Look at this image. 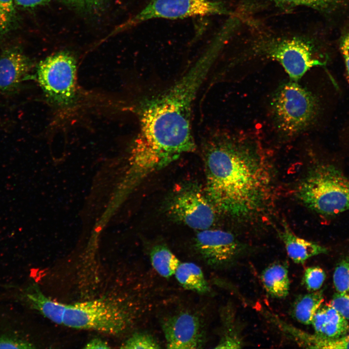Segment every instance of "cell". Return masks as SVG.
Returning <instances> with one entry per match:
<instances>
[{
    "label": "cell",
    "instance_id": "6da1fadb",
    "mask_svg": "<svg viewBox=\"0 0 349 349\" xmlns=\"http://www.w3.org/2000/svg\"><path fill=\"white\" fill-rule=\"evenodd\" d=\"M217 54L210 48L173 85L140 106L130 158L135 184L195 150L192 106Z\"/></svg>",
    "mask_w": 349,
    "mask_h": 349
},
{
    "label": "cell",
    "instance_id": "7a4b0ae2",
    "mask_svg": "<svg viewBox=\"0 0 349 349\" xmlns=\"http://www.w3.org/2000/svg\"><path fill=\"white\" fill-rule=\"evenodd\" d=\"M205 147V193L215 209L237 218L255 213L268 184L256 142L244 134L219 132Z\"/></svg>",
    "mask_w": 349,
    "mask_h": 349
},
{
    "label": "cell",
    "instance_id": "3957f363",
    "mask_svg": "<svg viewBox=\"0 0 349 349\" xmlns=\"http://www.w3.org/2000/svg\"><path fill=\"white\" fill-rule=\"evenodd\" d=\"M297 195L317 213L337 215L349 210V177L333 165H317L300 183Z\"/></svg>",
    "mask_w": 349,
    "mask_h": 349
},
{
    "label": "cell",
    "instance_id": "277c9868",
    "mask_svg": "<svg viewBox=\"0 0 349 349\" xmlns=\"http://www.w3.org/2000/svg\"><path fill=\"white\" fill-rule=\"evenodd\" d=\"M270 105L276 127L287 136L305 129L314 119L317 110L313 95L298 81L291 80L278 88Z\"/></svg>",
    "mask_w": 349,
    "mask_h": 349
},
{
    "label": "cell",
    "instance_id": "5b68a950",
    "mask_svg": "<svg viewBox=\"0 0 349 349\" xmlns=\"http://www.w3.org/2000/svg\"><path fill=\"white\" fill-rule=\"evenodd\" d=\"M131 314L120 302L100 298L66 304L63 318L65 326L117 334L130 323Z\"/></svg>",
    "mask_w": 349,
    "mask_h": 349
},
{
    "label": "cell",
    "instance_id": "8992f818",
    "mask_svg": "<svg viewBox=\"0 0 349 349\" xmlns=\"http://www.w3.org/2000/svg\"><path fill=\"white\" fill-rule=\"evenodd\" d=\"M252 50L278 62L293 81H298L311 68L323 64L315 58L311 44L299 36L258 38Z\"/></svg>",
    "mask_w": 349,
    "mask_h": 349
},
{
    "label": "cell",
    "instance_id": "52a82bcc",
    "mask_svg": "<svg viewBox=\"0 0 349 349\" xmlns=\"http://www.w3.org/2000/svg\"><path fill=\"white\" fill-rule=\"evenodd\" d=\"M76 62L65 52L49 56L41 61L37 69L38 81L47 96L59 106L70 104L76 90Z\"/></svg>",
    "mask_w": 349,
    "mask_h": 349
},
{
    "label": "cell",
    "instance_id": "ba28073f",
    "mask_svg": "<svg viewBox=\"0 0 349 349\" xmlns=\"http://www.w3.org/2000/svg\"><path fill=\"white\" fill-rule=\"evenodd\" d=\"M215 209L205 192L194 184L186 185L177 190L168 206L171 216L199 231L212 225L216 217Z\"/></svg>",
    "mask_w": 349,
    "mask_h": 349
},
{
    "label": "cell",
    "instance_id": "9c48e42d",
    "mask_svg": "<svg viewBox=\"0 0 349 349\" xmlns=\"http://www.w3.org/2000/svg\"><path fill=\"white\" fill-rule=\"evenodd\" d=\"M227 13L221 3L211 0H151L122 28L155 18L177 19Z\"/></svg>",
    "mask_w": 349,
    "mask_h": 349
},
{
    "label": "cell",
    "instance_id": "30bf717a",
    "mask_svg": "<svg viewBox=\"0 0 349 349\" xmlns=\"http://www.w3.org/2000/svg\"><path fill=\"white\" fill-rule=\"evenodd\" d=\"M195 247L208 265L222 268L233 263L240 254V244L233 234L209 228L199 230L195 238Z\"/></svg>",
    "mask_w": 349,
    "mask_h": 349
},
{
    "label": "cell",
    "instance_id": "8fae6325",
    "mask_svg": "<svg viewBox=\"0 0 349 349\" xmlns=\"http://www.w3.org/2000/svg\"><path fill=\"white\" fill-rule=\"evenodd\" d=\"M161 327L167 348L199 349L204 344L203 325L192 313L182 312L169 316L163 320Z\"/></svg>",
    "mask_w": 349,
    "mask_h": 349
},
{
    "label": "cell",
    "instance_id": "7c38bea8",
    "mask_svg": "<svg viewBox=\"0 0 349 349\" xmlns=\"http://www.w3.org/2000/svg\"><path fill=\"white\" fill-rule=\"evenodd\" d=\"M32 67L31 60L19 48L4 50L0 55V93H15Z\"/></svg>",
    "mask_w": 349,
    "mask_h": 349
},
{
    "label": "cell",
    "instance_id": "4fadbf2b",
    "mask_svg": "<svg viewBox=\"0 0 349 349\" xmlns=\"http://www.w3.org/2000/svg\"><path fill=\"white\" fill-rule=\"evenodd\" d=\"M311 324L315 333L323 338H336L349 332V324L330 304L321 305L314 314Z\"/></svg>",
    "mask_w": 349,
    "mask_h": 349
},
{
    "label": "cell",
    "instance_id": "5bb4252c",
    "mask_svg": "<svg viewBox=\"0 0 349 349\" xmlns=\"http://www.w3.org/2000/svg\"><path fill=\"white\" fill-rule=\"evenodd\" d=\"M279 232L289 257L295 263L303 264L309 258L326 254V248L316 242L300 238L293 233L286 223Z\"/></svg>",
    "mask_w": 349,
    "mask_h": 349
},
{
    "label": "cell",
    "instance_id": "9a60e30c",
    "mask_svg": "<svg viewBox=\"0 0 349 349\" xmlns=\"http://www.w3.org/2000/svg\"><path fill=\"white\" fill-rule=\"evenodd\" d=\"M30 305L45 317L57 324H63L66 304L56 301L44 294L35 284L28 286L25 292Z\"/></svg>",
    "mask_w": 349,
    "mask_h": 349
},
{
    "label": "cell",
    "instance_id": "2e32d148",
    "mask_svg": "<svg viewBox=\"0 0 349 349\" xmlns=\"http://www.w3.org/2000/svg\"><path fill=\"white\" fill-rule=\"evenodd\" d=\"M262 284L269 294L276 298L286 297L290 289V281L287 267L277 262L265 268L261 274Z\"/></svg>",
    "mask_w": 349,
    "mask_h": 349
},
{
    "label": "cell",
    "instance_id": "e0dca14e",
    "mask_svg": "<svg viewBox=\"0 0 349 349\" xmlns=\"http://www.w3.org/2000/svg\"><path fill=\"white\" fill-rule=\"evenodd\" d=\"M174 275L179 284L186 289L202 294L210 290L201 269L193 263L180 262Z\"/></svg>",
    "mask_w": 349,
    "mask_h": 349
},
{
    "label": "cell",
    "instance_id": "ac0fdd59",
    "mask_svg": "<svg viewBox=\"0 0 349 349\" xmlns=\"http://www.w3.org/2000/svg\"><path fill=\"white\" fill-rule=\"evenodd\" d=\"M324 301L322 290L301 295L295 300L291 308V314L300 323L311 324L314 314Z\"/></svg>",
    "mask_w": 349,
    "mask_h": 349
},
{
    "label": "cell",
    "instance_id": "d6986e66",
    "mask_svg": "<svg viewBox=\"0 0 349 349\" xmlns=\"http://www.w3.org/2000/svg\"><path fill=\"white\" fill-rule=\"evenodd\" d=\"M150 257L153 268L165 278L174 275L180 263L174 253L163 245L154 246L151 251Z\"/></svg>",
    "mask_w": 349,
    "mask_h": 349
},
{
    "label": "cell",
    "instance_id": "ffe728a7",
    "mask_svg": "<svg viewBox=\"0 0 349 349\" xmlns=\"http://www.w3.org/2000/svg\"><path fill=\"white\" fill-rule=\"evenodd\" d=\"M223 331L216 349H239L242 346V339L238 324L229 310L223 313Z\"/></svg>",
    "mask_w": 349,
    "mask_h": 349
},
{
    "label": "cell",
    "instance_id": "44dd1931",
    "mask_svg": "<svg viewBox=\"0 0 349 349\" xmlns=\"http://www.w3.org/2000/svg\"><path fill=\"white\" fill-rule=\"evenodd\" d=\"M303 346L308 348L339 349H349V334L336 338H323L316 334L306 333Z\"/></svg>",
    "mask_w": 349,
    "mask_h": 349
},
{
    "label": "cell",
    "instance_id": "7402d4cb",
    "mask_svg": "<svg viewBox=\"0 0 349 349\" xmlns=\"http://www.w3.org/2000/svg\"><path fill=\"white\" fill-rule=\"evenodd\" d=\"M278 7L292 8L305 6L317 10H325L336 6L343 0H267Z\"/></svg>",
    "mask_w": 349,
    "mask_h": 349
},
{
    "label": "cell",
    "instance_id": "603a6c76",
    "mask_svg": "<svg viewBox=\"0 0 349 349\" xmlns=\"http://www.w3.org/2000/svg\"><path fill=\"white\" fill-rule=\"evenodd\" d=\"M333 283L337 292L349 291V255L342 259L335 266Z\"/></svg>",
    "mask_w": 349,
    "mask_h": 349
},
{
    "label": "cell",
    "instance_id": "cb8c5ba5",
    "mask_svg": "<svg viewBox=\"0 0 349 349\" xmlns=\"http://www.w3.org/2000/svg\"><path fill=\"white\" fill-rule=\"evenodd\" d=\"M159 344L150 334L137 333L131 335L122 345L121 349H153L160 348Z\"/></svg>",
    "mask_w": 349,
    "mask_h": 349
},
{
    "label": "cell",
    "instance_id": "d4e9b609",
    "mask_svg": "<svg viewBox=\"0 0 349 349\" xmlns=\"http://www.w3.org/2000/svg\"><path fill=\"white\" fill-rule=\"evenodd\" d=\"M325 278L324 271L319 267H308L303 273L302 284L311 292L317 291L322 286Z\"/></svg>",
    "mask_w": 349,
    "mask_h": 349
},
{
    "label": "cell",
    "instance_id": "484cf974",
    "mask_svg": "<svg viewBox=\"0 0 349 349\" xmlns=\"http://www.w3.org/2000/svg\"><path fill=\"white\" fill-rule=\"evenodd\" d=\"M15 0H0V34L12 25L15 16Z\"/></svg>",
    "mask_w": 349,
    "mask_h": 349
},
{
    "label": "cell",
    "instance_id": "4316f807",
    "mask_svg": "<svg viewBox=\"0 0 349 349\" xmlns=\"http://www.w3.org/2000/svg\"><path fill=\"white\" fill-rule=\"evenodd\" d=\"M65 4L85 12L101 11L107 4V0H62Z\"/></svg>",
    "mask_w": 349,
    "mask_h": 349
},
{
    "label": "cell",
    "instance_id": "83f0119b",
    "mask_svg": "<svg viewBox=\"0 0 349 349\" xmlns=\"http://www.w3.org/2000/svg\"><path fill=\"white\" fill-rule=\"evenodd\" d=\"M330 304L344 318L349 319V291L335 293Z\"/></svg>",
    "mask_w": 349,
    "mask_h": 349
},
{
    "label": "cell",
    "instance_id": "f1b7e54d",
    "mask_svg": "<svg viewBox=\"0 0 349 349\" xmlns=\"http://www.w3.org/2000/svg\"><path fill=\"white\" fill-rule=\"evenodd\" d=\"M34 347L28 341L8 335L0 334V349H32Z\"/></svg>",
    "mask_w": 349,
    "mask_h": 349
},
{
    "label": "cell",
    "instance_id": "f546056e",
    "mask_svg": "<svg viewBox=\"0 0 349 349\" xmlns=\"http://www.w3.org/2000/svg\"><path fill=\"white\" fill-rule=\"evenodd\" d=\"M341 49L349 76V33L346 34L342 39Z\"/></svg>",
    "mask_w": 349,
    "mask_h": 349
},
{
    "label": "cell",
    "instance_id": "4dcf8cb0",
    "mask_svg": "<svg viewBox=\"0 0 349 349\" xmlns=\"http://www.w3.org/2000/svg\"><path fill=\"white\" fill-rule=\"evenodd\" d=\"M85 349H109L110 347L105 340L99 338H93L89 341L84 347Z\"/></svg>",
    "mask_w": 349,
    "mask_h": 349
},
{
    "label": "cell",
    "instance_id": "1f68e13d",
    "mask_svg": "<svg viewBox=\"0 0 349 349\" xmlns=\"http://www.w3.org/2000/svg\"><path fill=\"white\" fill-rule=\"evenodd\" d=\"M50 0H15L17 5L24 7H33L48 3Z\"/></svg>",
    "mask_w": 349,
    "mask_h": 349
}]
</instances>
